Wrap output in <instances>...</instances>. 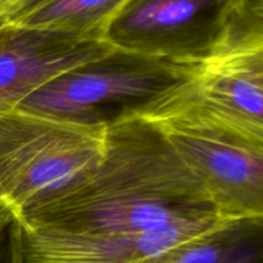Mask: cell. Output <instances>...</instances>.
<instances>
[{"label":"cell","mask_w":263,"mask_h":263,"mask_svg":"<svg viewBox=\"0 0 263 263\" xmlns=\"http://www.w3.org/2000/svg\"><path fill=\"white\" fill-rule=\"evenodd\" d=\"M105 39L72 32L0 26V115L17 111L58 75L107 54Z\"/></svg>","instance_id":"52a82bcc"},{"label":"cell","mask_w":263,"mask_h":263,"mask_svg":"<svg viewBox=\"0 0 263 263\" xmlns=\"http://www.w3.org/2000/svg\"><path fill=\"white\" fill-rule=\"evenodd\" d=\"M179 74V62L114 48L58 75L17 110L84 125L110 126L137 115L176 84Z\"/></svg>","instance_id":"277c9868"},{"label":"cell","mask_w":263,"mask_h":263,"mask_svg":"<svg viewBox=\"0 0 263 263\" xmlns=\"http://www.w3.org/2000/svg\"><path fill=\"white\" fill-rule=\"evenodd\" d=\"M201 218L136 234L70 232L21 223L24 263H146L171 248L218 226Z\"/></svg>","instance_id":"ba28073f"},{"label":"cell","mask_w":263,"mask_h":263,"mask_svg":"<svg viewBox=\"0 0 263 263\" xmlns=\"http://www.w3.org/2000/svg\"><path fill=\"white\" fill-rule=\"evenodd\" d=\"M156 125L222 219L263 218V146L204 128Z\"/></svg>","instance_id":"5b68a950"},{"label":"cell","mask_w":263,"mask_h":263,"mask_svg":"<svg viewBox=\"0 0 263 263\" xmlns=\"http://www.w3.org/2000/svg\"><path fill=\"white\" fill-rule=\"evenodd\" d=\"M42 0H0V26L18 21Z\"/></svg>","instance_id":"4fadbf2b"},{"label":"cell","mask_w":263,"mask_h":263,"mask_svg":"<svg viewBox=\"0 0 263 263\" xmlns=\"http://www.w3.org/2000/svg\"><path fill=\"white\" fill-rule=\"evenodd\" d=\"M259 218L230 219L181 242L146 263H224L241 245Z\"/></svg>","instance_id":"30bf717a"},{"label":"cell","mask_w":263,"mask_h":263,"mask_svg":"<svg viewBox=\"0 0 263 263\" xmlns=\"http://www.w3.org/2000/svg\"><path fill=\"white\" fill-rule=\"evenodd\" d=\"M129 2L130 0H42L11 25L103 39L108 25Z\"/></svg>","instance_id":"9c48e42d"},{"label":"cell","mask_w":263,"mask_h":263,"mask_svg":"<svg viewBox=\"0 0 263 263\" xmlns=\"http://www.w3.org/2000/svg\"><path fill=\"white\" fill-rule=\"evenodd\" d=\"M137 116L263 146V0H235L205 52Z\"/></svg>","instance_id":"7a4b0ae2"},{"label":"cell","mask_w":263,"mask_h":263,"mask_svg":"<svg viewBox=\"0 0 263 263\" xmlns=\"http://www.w3.org/2000/svg\"><path fill=\"white\" fill-rule=\"evenodd\" d=\"M0 263H24L21 221L8 203L0 204Z\"/></svg>","instance_id":"8fae6325"},{"label":"cell","mask_w":263,"mask_h":263,"mask_svg":"<svg viewBox=\"0 0 263 263\" xmlns=\"http://www.w3.org/2000/svg\"><path fill=\"white\" fill-rule=\"evenodd\" d=\"M235 0H130L106 29L116 49L184 62L212 44Z\"/></svg>","instance_id":"8992f818"},{"label":"cell","mask_w":263,"mask_h":263,"mask_svg":"<svg viewBox=\"0 0 263 263\" xmlns=\"http://www.w3.org/2000/svg\"><path fill=\"white\" fill-rule=\"evenodd\" d=\"M2 203H7L6 201V197H4V194H3V190H2V186H0V204Z\"/></svg>","instance_id":"5bb4252c"},{"label":"cell","mask_w":263,"mask_h":263,"mask_svg":"<svg viewBox=\"0 0 263 263\" xmlns=\"http://www.w3.org/2000/svg\"><path fill=\"white\" fill-rule=\"evenodd\" d=\"M107 128L18 110L0 115V186L17 216L92 173Z\"/></svg>","instance_id":"3957f363"},{"label":"cell","mask_w":263,"mask_h":263,"mask_svg":"<svg viewBox=\"0 0 263 263\" xmlns=\"http://www.w3.org/2000/svg\"><path fill=\"white\" fill-rule=\"evenodd\" d=\"M224 263H263V218L257 219L247 239Z\"/></svg>","instance_id":"7c38bea8"},{"label":"cell","mask_w":263,"mask_h":263,"mask_svg":"<svg viewBox=\"0 0 263 263\" xmlns=\"http://www.w3.org/2000/svg\"><path fill=\"white\" fill-rule=\"evenodd\" d=\"M18 218L27 227L136 234L221 217L165 133L133 115L108 126L105 156L92 173Z\"/></svg>","instance_id":"6da1fadb"}]
</instances>
